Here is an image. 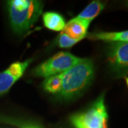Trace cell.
Here are the masks:
<instances>
[{
  "label": "cell",
  "instance_id": "5b68a950",
  "mask_svg": "<svg viewBox=\"0 0 128 128\" xmlns=\"http://www.w3.org/2000/svg\"><path fill=\"white\" fill-rule=\"evenodd\" d=\"M108 62L116 78L128 76V42L110 43L108 48Z\"/></svg>",
  "mask_w": 128,
  "mask_h": 128
},
{
  "label": "cell",
  "instance_id": "8992f818",
  "mask_svg": "<svg viewBox=\"0 0 128 128\" xmlns=\"http://www.w3.org/2000/svg\"><path fill=\"white\" fill-rule=\"evenodd\" d=\"M32 60L28 59L12 64L6 70L0 73V95L9 90L15 82L21 78L26 70Z\"/></svg>",
  "mask_w": 128,
  "mask_h": 128
},
{
  "label": "cell",
  "instance_id": "ba28073f",
  "mask_svg": "<svg viewBox=\"0 0 128 128\" xmlns=\"http://www.w3.org/2000/svg\"><path fill=\"white\" fill-rule=\"evenodd\" d=\"M88 37L91 40H100L108 43L128 42V30L115 32H95Z\"/></svg>",
  "mask_w": 128,
  "mask_h": 128
},
{
  "label": "cell",
  "instance_id": "6da1fadb",
  "mask_svg": "<svg viewBox=\"0 0 128 128\" xmlns=\"http://www.w3.org/2000/svg\"><path fill=\"white\" fill-rule=\"evenodd\" d=\"M61 89L58 97L71 100L87 88L94 77V67L90 59L82 58L66 72L61 73Z\"/></svg>",
  "mask_w": 128,
  "mask_h": 128
},
{
  "label": "cell",
  "instance_id": "8fae6325",
  "mask_svg": "<svg viewBox=\"0 0 128 128\" xmlns=\"http://www.w3.org/2000/svg\"><path fill=\"white\" fill-rule=\"evenodd\" d=\"M43 88L48 93L58 96L61 89V75L58 74L46 78L43 82Z\"/></svg>",
  "mask_w": 128,
  "mask_h": 128
},
{
  "label": "cell",
  "instance_id": "3957f363",
  "mask_svg": "<svg viewBox=\"0 0 128 128\" xmlns=\"http://www.w3.org/2000/svg\"><path fill=\"white\" fill-rule=\"evenodd\" d=\"M108 120L104 94H102L87 110L70 118L71 123L76 128H108Z\"/></svg>",
  "mask_w": 128,
  "mask_h": 128
},
{
  "label": "cell",
  "instance_id": "5bb4252c",
  "mask_svg": "<svg viewBox=\"0 0 128 128\" xmlns=\"http://www.w3.org/2000/svg\"></svg>",
  "mask_w": 128,
  "mask_h": 128
},
{
  "label": "cell",
  "instance_id": "52a82bcc",
  "mask_svg": "<svg viewBox=\"0 0 128 128\" xmlns=\"http://www.w3.org/2000/svg\"><path fill=\"white\" fill-rule=\"evenodd\" d=\"M90 22L78 18V17L70 20L64 27L62 32L71 38L80 41L87 36V32Z\"/></svg>",
  "mask_w": 128,
  "mask_h": 128
},
{
  "label": "cell",
  "instance_id": "9c48e42d",
  "mask_svg": "<svg viewBox=\"0 0 128 128\" xmlns=\"http://www.w3.org/2000/svg\"><path fill=\"white\" fill-rule=\"evenodd\" d=\"M45 27L55 32H62L66 26L64 17L58 13L54 12H46L42 15Z\"/></svg>",
  "mask_w": 128,
  "mask_h": 128
},
{
  "label": "cell",
  "instance_id": "7a4b0ae2",
  "mask_svg": "<svg viewBox=\"0 0 128 128\" xmlns=\"http://www.w3.org/2000/svg\"><path fill=\"white\" fill-rule=\"evenodd\" d=\"M12 29L18 34L28 32L43 12L44 4L36 0H11L7 2Z\"/></svg>",
  "mask_w": 128,
  "mask_h": 128
},
{
  "label": "cell",
  "instance_id": "30bf717a",
  "mask_svg": "<svg viewBox=\"0 0 128 128\" xmlns=\"http://www.w3.org/2000/svg\"><path fill=\"white\" fill-rule=\"evenodd\" d=\"M104 6L105 4L100 2L93 1L82 10L77 17L91 22L98 14H100L102 9H104Z\"/></svg>",
  "mask_w": 128,
  "mask_h": 128
},
{
  "label": "cell",
  "instance_id": "4fadbf2b",
  "mask_svg": "<svg viewBox=\"0 0 128 128\" xmlns=\"http://www.w3.org/2000/svg\"><path fill=\"white\" fill-rule=\"evenodd\" d=\"M126 5H127V6L128 7V2H126Z\"/></svg>",
  "mask_w": 128,
  "mask_h": 128
},
{
  "label": "cell",
  "instance_id": "277c9868",
  "mask_svg": "<svg viewBox=\"0 0 128 128\" xmlns=\"http://www.w3.org/2000/svg\"><path fill=\"white\" fill-rule=\"evenodd\" d=\"M81 59L68 52H59L34 68L32 73L35 77L48 78L66 72Z\"/></svg>",
  "mask_w": 128,
  "mask_h": 128
},
{
  "label": "cell",
  "instance_id": "7c38bea8",
  "mask_svg": "<svg viewBox=\"0 0 128 128\" xmlns=\"http://www.w3.org/2000/svg\"><path fill=\"white\" fill-rule=\"evenodd\" d=\"M79 41H76L75 39L71 38L70 37H69L68 35H66L64 32H60L59 36L58 37L57 39V44L60 48H70L75 44H76Z\"/></svg>",
  "mask_w": 128,
  "mask_h": 128
}]
</instances>
